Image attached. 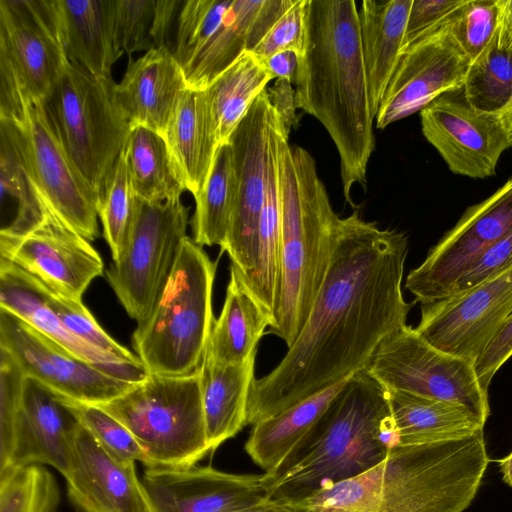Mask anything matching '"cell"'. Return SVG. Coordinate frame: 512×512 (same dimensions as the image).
Returning a JSON list of instances; mask_svg holds the SVG:
<instances>
[{
	"instance_id": "obj_40",
	"label": "cell",
	"mask_w": 512,
	"mask_h": 512,
	"mask_svg": "<svg viewBox=\"0 0 512 512\" xmlns=\"http://www.w3.org/2000/svg\"><path fill=\"white\" fill-rule=\"evenodd\" d=\"M59 504L58 484L44 466L0 474V512H57Z\"/></svg>"
},
{
	"instance_id": "obj_33",
	"label": "cell",
	"mask_w": 512,
	"mask_h": 512,
	"mask_svg": "<svg viewBox=\"0 0 512 512\" xmlns=\"http://www.w3.org/2000/svg\"><path fill=\"white\" fill-rule=\"evenodd\" d=\"M273 79L265 61L246 52L205 90L219 146L229 142L252 104Z\"/></svg>"
},
{
	"instance_id": "obj_9",
	"label": "cell",
	"mask_w": 512,
	"mask_h": 512,
	"mask_svg": "<svg viewBox=\"0 0 512 512\" xmlns=\"http://www.w3.org/2000/svg\"><path fill=\"white\" fill-rule=\"evenodd\" d=\"M68 60L55 0H0V119L18 121L44 103Z\"/></svg>"
},
{
	"instance_id": "obj_23",
	"label": "cell",
	"mask_w": 512,
	"mask_h": 512,
	"mask_svg": "<svg viewBox=\"0 0 512 512\" xmlns=\"http://www.w3.org/2000/svg\"><path fill=\"white\" fill-rule=\"evenodd\" d=\"M0 308L112 377L135 384L149 374L142 363L121 360L72 334L46 304L42 283L3 258H0Z\"/></svg>"
},
{
	"instance_id": "obj_47",
	"label": "cell",
	"mask_w": 512,
	"mask_h": 512,
	"mask_svg": "<svg viewBox=\"0 0 512 512\" xmlns=\"http://www.w3.org/2000/svg\"><path fill=\"white\" fill-rule=\"evenodd\" d=\"M305 5L306 0H293L252 53L264 61L283 51L298 57L304 41Z\"/></svg>"
},
{
	"instance_id": "obj_56",
	"label": "cell",
	"mask_w": 512,
	"mask_h": 512,
	"mask_svg": "<svg viewBox=\"0 0 512 512\" xmlns=\"http://www.w3.org/2000/svg\"><path fill=\"white\" fill-rule=\"evenodd\" d=\"M503 480L508 485L512 486V452L504 459L499 461Z\"/></svg>"
},
{
	"instance_id": "obj_13",
	"label": "cell",
	"mask_w": 512,
	"mask_h": 512,
	"mask_svg": "<svg viewBox=\"0 0 512 512\" xmlns=\"http://www.w3.org/2000/svg\"><path fill=\"white\" fill-rule=\"evenodd\" d=\"M512 232V176L458 222L411 270L405 288L422 304L449 296L460 277L494 243Z\"/></svg>"
},
{
	"instance_id": "obj_21",
	"label": "cell",
	"mask_w": 512,
	"mask_h": 512,
	"mask_svg": "<svg viewBox=\"0 0 512 512\" xmlns=\"http://www.w3.org/2000/svg\"><path fill=\"white\" fill-rule=\"evenodd\" d=\"M141 480L156 512H229L269 498L263 475L211 466L146 468Z\"/></svg>"
},
{
	"instance_id": "obj_38",
	"label": "cell",
	"mask_w": 512,
	"mask_h": 512,
	"mask_svg": "<svg viewBox=\"0 0 512 512\" xmlns=\"http://www.w3.org/2000/svg\"><path fill=\"white\" fill-rule=\"evenodd\" d=\"M277 152V149H276ZM280 247V196L277 154L272 161L258 232L256 266L244 286L272 321Z\"/></svg>"
},
{
	"instance_id": "obj_12",
	"label": "cell",
	"mask_w": 512,
	"mask_h": 512,
	"mask_svg": "<svg viewBox=\"0 0 512 512\" xmlns=\"http://www.w3.org/2000/svg\"><path fill=\"white\" fill-rule=\"evenodd\" d=\"M267 89V88H266ZM264 90L232 134L236 197L222 252L243 286L256 266L258 232L280 119Z\"/></svg>"
},
{
	"instance_id": "obj_50",
	"label": "cell",
	"mask_w": 512,
	"mask_h": 512,
	"mask_svg": "<svg viewBox=\"0 0 512 512\" xmlns=\"http://www.w3.org/2000/svg\"><path fill=\"white\" fill-rule=\"evenodd\" d=\"M512 356V317L501 333L475 362L476 374L482 388L489 385L499 368Z\"/></svg>"
},
{
	"instance_id": "obj_49",
	"label": "cell",
	"mask_w": 512,
	"mask_h": 512,
	"mask_svg": "<svg viewBox=\"0 0 512 512\" xmlns=\"http://www.w3.org/2000/svg\"><path fill=\"white\" fill-rule=\"evenodd\" d=\"M466 0H412L401 51L446 21Z\"/></svg>"
},
{
	"instance_id": "obj_37",
	"label": "cell",
	"mask_w": 512,
	"mask_h": 512,
	"mask_svg": "<svg viewBox=\"0 0 512 512\" xmlns=\"http://www.w3.org/2000/svg\"><path fill=\"white\" fill-rule=\"evenodd\" d=\"M468 102L477 110L503 113L512 101V34L498 19L495 33L471 62L464 85Z\"/></svg>"
},
{
	"instance_id": "obj_26",
	"label": "cell",
	"mask_w": 512,
	"mask_h": 512,
	"mask_svg": "<svg viewBox=\"0 0 512 512\" xmlns=\"http://www.w3.org/2000/svg\"><path fill=\"white\" fill-rule=\"evenodd\" d=\"M174 167L193 196L204 187L219 142L205 90L187 89L164 133Z\"/></svg>"
},
{
	"instance_id": "obj_55",
	"label": "cell",
	"mask_w": 512,
	"mask_h": 512,
	"mask_svg": "<svg viewBox=\"0 0 512 512\" xmlns=\"http://www.w3.org/2000/svg\"><path fill=\"white\" fill-rule=\"evenodd\" d=\"M499 19L512 34V0H497Z\"/></svg>"
},
{
	"instance_id": "obj_32",
	"label": "cell",
	"mask_w": 512,
	"mask_h": 512,
	"mask_svg": "<svg viewBox=\"0 0 512 512\" xmlns=\"http://www.w3.org/2000/svg\"><path fill=\"white\" fill-rule=\"evenodd\" d=\"M270 324V317L230 268L225 301L214 321L204 358L223 365L246 361L256 354L257 345Z\"/></svg>"
},
{
	"instance_id": "obj_27",
	"label": "cell",
	"mask_w": 512,
	"mask_h": 512,
	"mask_svg": "<svg viewBox=\"0 0 512 512\" xmlns=\"http://www.w3.org/2000/svg\"><path fill=\"white\" fill-rule=\"evenodd\" d=\"M412 0H363L358 9L371 112L378 113L400 57Z\"/></svg>"
},
{
	"instance_id": "obj_17",
	"label": "cell",
	"mask_w": 512,
	"mask_h": 512,
	"mask_svg": "<svg viewBox=\"0 0 512 512\" xmlns=\"http://www.w3.org/2000/svg\"><path fill=\"white\" fill-rule=\"evenodd\" d=\"M471 60L448 19L404 48L376 115L377 128L421 111L445 92L464 85Z\"/></svg>"
},
{
	"instance_id": "obj_7",
	"label": "cell",
	"mask_w": 512,
	"mask_h": 512,
	"mask_svg": "<svg viewBox=\"0 0 512 512\" xmlns=\"http://www.w3.org/2000/svg\"><path fill=\"white\" fill-rule=\"evenodd\" d=\"M97 406L131 432L149 459L148 468L193 466L211 452L199 371L182 376L148 374Z\"/></svg>"
},
{
	"instance_id": "obj_15",
	"label": "cell",
	"mask_w": 512,
	"mask_h": 512,
	"mask_svg": "<svg viewBox=\"0 0 512 512\" xmlns=\"http://www.w3.org/2000/svg\"><path fill=\"white\" fill-rule=\"evenodd\" d=\"M420 118L424 137L457 175L493 176L502 153L512 147L503 114L475 109L463 86L434 99L420 111Z\"/></svg>"
},
{
	"instance_id": "obj_10",
	"label": "cell",
	"mask_w": 512,
	"mask_h": 512,
	"mask_svg": "<svg viewBox=\"0 0 512 512\" xmlns=\"http://www.w3.org/2000/svg\"><path fill=\"white\" fill-rule=\"evenodd\" d=\"M188 218L189 208L180 199L147 202L136 197L128 240L105 274L137 325L149 318L172 274Z\"/></svg>"
},
{
	"instance_id": "obj_8",
	"label": "cell",
	"mask_w": 512,
	"mask_h": 512,
	"mask_svg": "<svg viewBox=\"0 0 512 512\" xmlns=\"http://www.w3.org/2000/svg\"><path fill=\"white\" fill-rule=\"evenodd\" d=\"M116 84L112 75H94L68 62L43 103L60 142L99 205L132 129L118 103Z\"/></svg>"
},
{
	"instance_id": "obj_30",
	"label": "cell",
	"mask_w": 512,
	"mask_h": 512,
	"mask_svg": "<svg viewBox=\"0 0 512 512\" xmlns=\"http://www.w3.org/2000/svg\"><path fill=\"white\" fill-rule=\"evenodd\" d=\"M397 445H416L465 437L483 430L466 407L403 391L388 390Z\"/></svg>"
},
{
	"instance_id": "obj_46",
	"label": "cell",
	"mask_w": 512,
	"mask_h": 512,
	"mask_svg": "<svg viewBox=\"0 0 512 512\" xmlns=\"http://www.w3.org/2000/svg\"><path fill=\"white\" fill-rule=\"evenodd\" d=\"M154 11L155 0H113V41L121 56L155 48L151 35Z\"/></svg>"
},
{
	"instance_id": "obj_20",
	"label": "cell",
	"mask_w": 512,
	"mask_h": 512,
	"mask_svg": "<svg viewBox=\"0 0 512 512\" xmlns=\"http://www.w3.org/2000/svg\"><path fill=\"white\" fill-rule=\"evenodd\" d=\"M79 425L59 394L25 376L11 440L0 450V474L48 465L65 477Z\"/></svg>"
},
{
	"instance_id": "obj_22",
	"label": "cell",
	"mask_w": 512,
	"mask_h": 512,
	"mask_svg": "<svg viewBox=\"0 0 512 512\" xmlns=\"http://www.w3.org/2000/svg\"><path fill=\"white\" fill-rule=\"evenodd\" d=\"M135 464L112 458L79 425L64 477L68 499L79 512H156Z\"/></svg>"
},
{
	"instance_id": "obj_53",
	"label": "cell",
	"mask_w": 512,
	"mask_h": 512,
	"mask_svg": "<svg viewBox=\"0 0 512 512\" xmlns=\"http://www.w3.org/2000/svg\"><path fill=\"white\" fill-rule=\"evenodd\" d=\"M265 63L274 79L286 78L294 82L298 65V57L294 52H279L265 60Z\"/></svg>"
},
{
	"instance_id": "obj_14",
	"label": "cell",
	"mask_w": 512,
	"mask_h": 512,
	"mask_svg": "<svg viewBox=\"0 0 512 512\" xmlns=\"http://www.w3.org/2000/svg\"><path fill=\"white\" fill-rule=\"evenodd\" d=\"M13 123L33 182L48 210L89 242L95 240L99 236V199L65 151L44 104L27 105Z\"/></svg>"
},
{
	"instance_id": "obj_41",
	"label": "cell",
	"mask_w": 512,
	"mask_h": 512,
	"mask_svg": "<svg viewBox=\"0 0 512 512\" xmlns=\"http://www.w3.org/2000/svg\"><path fill=\"white\" fill-rule=\"evenodd\" d=\"M381 476L382 463L318 491L298 506L302 512H377Z\"/></svg>"
},
{
	"instance_id": "obj_57",
	"label": "cell",
	"mask_w": 512,
	"mask_h": 512,
	"mask_svg": "<svg viewBox=\"0 0 512 512\" xmlns=\"http://www.w3.org/2000/svg\"><path fill=\"white\" fill-rule=\"evenodd\" d=\"M511 132L512 135V101L508 108L502 113Z\"/></svg>"
},
{
	"instance_id": "obj_45",
	"label": "cell",
	"mask_w": 512,
	"mask_h": 512,
	"mask_svg": "<svg viewBox=\"0 0 512 512\" xmlns=\"http://www.w3.org/2000/svg\"><path fill=\"white\" fill-rule=\"evenodd\" d=\"M498 19L497 0H466L448 18L453 36L471 62L491 41Z\"/></svg>"
},
{
	"instance_id": "obj_31",
	"label": "cell",
	"mask_w": 512,
	"mask_h": 512,
	"mask_svg": "<svg viewBox=\"0 0 512 512\" xmlns=\"http://www.w3.org/2000/svg\"><path fill=\"white\" fill-rule=\"evenodd\" d=\"M345 380L254 424L245 444L251 459L266 474L278 469L320 420Z\"/></svg>"
},
{
	"instance_id": "obj_25",
	"label": "cell",
	"mask_w": 512,
	"mask_h": 512,
	"mask_svg": "<svg viewBox=\"0 0 512 512\" xmlns=\"http://www.w3.org/2000/svg\"><path fill=\"white\" fill-rule=\"evenodd\" d=\"M188 89L184 72L166 48H153L128 66L116 97L132 127L144 126L164 135L182 94Z\"/></svg>"
},
{
	"instance_id": "obj_39",
	"label": "cell",
	"mask_w": 512,
	"mask_h": 512,
	"mask_svg": "<svg viewBox=\"0 0 512 512\" xmlns=\"http://www.w3.org/2000/svg\"><path fill=\"white\" fill-rule=\"evenodd\" d=\"M135 205L136 195L131 184L124 146L113 167L98 208L103 235L113 261L120 256L130 235Z\"/></svg>"
},
{
	"instance_id": "obj_18",
	"label": "cell",
	"mask_w": 512,
	"mask_h": 512,
	"mask_svg": "<svg viewBox=\"0 0 512 512\" xmlns=\"http://www.w3.org/2000/svg\"><path fill=\"white\" fill-rule=\"evenodd\" d=\"M0 348L8 352L25 376L62 397L100 405L134 383L112 377L73 355L15 314L0 308ZM136 384V383H135Z\"/></svg>"
},
{
	"instance_id": "obj_48",
	"label": "cell",
	"mask_w": 512,
	"mask_h": 512,
	"mask_svg": "<svg viewBox=\"0 0 512 512\" xmlns=\"http://www.w3.org/2000/svg\"><path fill=\"white\" fill-rule=\"evenodd\" d=\"M510 267H512V232L490 246L470 266L457 281L452 293L475 287Z\"/></svg>"
},
{
	"instance_id": "obj_34",
	"label": "cell",
	"mask_w": 512,
	"mask_h": 512,
	"mask_svg": "<svg viewBox=\"0 0 512 512\" xmlns=\"http://www.w3.org/2000/svg\"><path fill=\"white\" fill-rule=\"evenodd\" d=\"M0 185L2 203H16V214L0 235L21 237L39 226L51 212L31 177L16 125L0 119Z\"/></svg>"
},
{
	"instance_id": "obj_4",
	"label": "cell",
	"mask_w": 512,
	"mask_h": 512,
	"mask_svg": "<svg viewBox=\"0 0 512 512\" xmlns=\"http://www.w3.org/2000/svg\"><path fill=\"white\" fill-rule=\"evenodd\" d=\"M280 247L268 332L289 348L304 327L327 274L342 218L332 208L313 156L277 132Z\"/></svg>"
},
{
	"instance_id": "obj_19",
	"label": "cell",
	"mask_w": 512,
	"mask_h": 512,
	"mask_svg": "<svg viewBox=\"0 0 512 512\" xmlns=\"http://www.w3.org/2000/svg\"><path fill=\"white\" fill-rule=\"evenodd\" d=\"M0 258L77 301L104 272L103 260L90 242L52 214L24 236L0 235Z\"/></svg>"
},
{
	"instance_id": "obj_35",
	"label": "cell",
	"mask_w": 512,
	"mask_h": 512,
	"mask_svg": "<svg viewBox=\"0 0 512 512\" xmlns=\"http://www.w3.org/2000/svg\"><path fill=\"white\" fill-rule=\"evenodd\" d=\"M126 161L136 197L147 202L180 199L185 189L163 135L132 127L125 144Z\"/></svg>"
},
{
	"instance_id": "obj_28",
	"label": "cell",
	"mask_w": 512,
	"mask_h": 512,
	"mask_svg": "<svg viewBox=\"0 0 512 512\" xmlns=\"http://www.w3.org/2000/svg\"><path fill=\"white\" fill-rule=\"evenodd\" d=\"M67 60L94 75L110 76L121 57L112 32L113 0H55Z\"/></svg>"
},
{
	"instance_id": "obj_24",
	"label": "cell",
	"mask_w": 512,
	"mask_h": 512,
	"mask_svg": "<svg viewBox=\"0 0 512 512\" xmlns=\"http://www.w3.org/2000/svg\"><path fill=\"white\" fill-rule=\"evenodd\" d=\"M293 0H234L219 28L182 67L189 89L206 90L262 41Z\"/></svg>"
},
{
	"instance_id": "obj_42",
	"label": "cell",
	"mask_w": 512,
	"mask_h": 512,
	"mask_svg": "<svg viewBox=\"0 0 512 512\" xmlns=\"http://www.w3.org/2000/svg\"><path fill=\"white\" fill-rule=\"evenodd\" d=\"M62 398L79 424L108 455L119 462L150 466L146 453L119 420L97 405Z\"/></svg>"
},
{
	"instance_id": "obj_51",
	"label": "cell",
	"mask_w": 512,
	"mask_h": 512,
	"mask_svg": "<svg viewBox=\"0 0 512 512\" xmlns=\"http://www.w3.org/2000/svg\"><path fill=\"white\" fill-rule=\"evenodd\" d=\"M184 1L155 0V11L151 29L155 48L164 47L173 54L178 16Z\"/></svg>"
},
{
	"instance_id": "obj_16",
	"label": "cell",
	"mask_w": 512,
	"mask_h": 512,
	"mask_svg": "<svg viewBox=\"0 0 512 512\" xmlns=\"http://www.w3.org/2000/svg\"><path fill=\"white\" fill-rule=\"evenodd\" d=\"M512 317V267L470 289L421 305L417 333L439 350L476 362Z\"/></svg>"
},
{
	"instance_id": "obj_1",
	"label": "cell",
	"mask_w": 512,
	"mask_h": 512,
	"mask_svg": "<svg viewBox=\"0 0 512 512\" xmlns=\"http://www.w3.org/2000/svg\"><path fill=\"white\" fill-rule=\"evenodd\" d=\"M407 237L357 211L342 218L331 262L295 342L252 385L247 423L256 424L365 368L379 344L406 325L402 292Z\"/></svg>"
},
{
	"instance_id": "obj_36",
	"label": "cell",
	"mask_w": 512,
	"mask_h": 512,
	"mask_svg": "<svg viewBox=\"0 0 512 512\" xmlns=\"http://www.w3.org/2000/svg\"><path fill=\"white\" fill-rule=\"evenodd\" d=\"M235 197L236 172L232 146L228 142L218 147L207 181L194 196L196 206L191 227L197 244L223 248Z\"/></svg>"
},
{
	"instance_id": "obj_43",
	"label": "cell",
	"mask_w": 512,
	"mask_h": 512,
	"mask_svg": "<svg viewBox=\"0 0 512 512\" xmlns=\"http://www.w3.org/2000/svg\"><path fill=\"white\" fill-rule=\"evenodd\" d=\"M234 0H185L177 22L173 55L181 68L219 28Z\"/></svg>"
},
{
	"instance_id": "obj_52",
	"label": "cell",
	"mask_w": 512,
	"mask_h": 512,
	"mask_svg": "<svg viewBox=\"0 0 512 512\" xmlns=\"http://www.w3.org/2000/svg\"><path fill=\"white\" fill-rule=\"evenodd\" d=\"M266 90L270 103L279 116L282 131L289 138L291 130L299 125L292 81L286 78H276Z\"/></svg>"
},
{
	"instance_id": "obj_2",
	"label": "cell",
	"mask_w": 512,
	"mask_h": 512,
	"mask_svg": "<svg viewBox=\"0 0 512 512\" xmlns=\"http://www.w3.org/2000/svg\"><path fill=\"white\" fill-rule=\"evenodd\" d=\"M294 83L296 107L315 117L337 148L343 193L355 207L351 189H366L375 138L354 0H306Z\"/></svg>"
},
{
	"instance_id": "obj_6",
	"label": "cell",
	"mask_w": 512,
	"mask_h": 512,
	"mask_svg": "<svg viewBox=\"0 0 512 512\" xmlns=\"http://www.w3.org/2000/svg\"><path fill=\"white\" fill-rule=\"evenodd\" d=\"M489 463L483 430L446 441L392 447L377 512H463Z\"/></svg>"
},
{
	"instance_id": "obj_11",
	"label": "cell",
	"mask_w": 512,
	"mask_h": 512,
	"mask_svg": "<svg viewBox=\"0 0 512 512\" xmlns=\"http://www.w3.org/2000/svg\"><path fill=\"white\" fill-rule=\"evenodd\" d=\"M365 369L387 390L462 405L484 423L490 415L475 363L437 349L408 325L382 340Z\"/></svg>"
},
{
	"instance_id": "obj_44",
	"label": "cell",
	"mask_w": 512,
	"mask_h": 512,
	"mask_svg": "<svg viewBox=\"0 0 512 512\" xmlns=\"http://www.w3.org/2000/svg\"><path fill=\"white\" fill-rule=\"evenodd\" d=\"M46 304L58 316L64 326L76 337L91 346L126 362L142 363L136 354L116 342L98 324L82 301L63 297L43 283Z\"/></svg>"
},
{
	"instance_id": "obj_29",
	"label": "cell",
	"mask_w": 512,
	"mask_h": 512,
	"mask_svg": "<svg viewBox=\"0 0 512 512\" xmlns=\"http://www.w3.org/2000/svg\"><path fill=\"white\" fill-rule=\"evenodd\" d=\"M255 357L223 365L203 358L199 369L206 433L211 452L247 425V407L255 378Z\"/></svg>"
},
{
	"instance_id": "obj_3",
	"label": "cell",
	"mask_w": 512,
	"mask_h": 512,
	"mask_svg": "<svg viewBox=\"0 0 512 512\" xmlns=\"http://www.w3.org/2000/svg\"><path fill=\"white\" fill-rule=\"evenodd\" d=\"M397 445L389 392L365 369L348 377L320 420L278 469L263 474L272 500L299 505L360 475Z\"/></svg>"
},
{
	"instance_id": "obj_5",
	"label": "cell",
	"mask_w": 512,
	"mask_h": 512,
	"mask_svg": "<svg viewBox=\"0 0 512 512\" xmlns=\"http://www.w3.org/2000/svg\"><path fill=\"white\" fill-rule=\"evenodd\" d=\"M217 261L187 236L172 274L149 318L137 325L132 347L149 374L199 371L214 324Z\"/></svg>"
},
{
	"instance_id": "obj_54",
	"label": "cell",
	"mask_w": 512,
	"mask_h": 512,
	"mask_svg": "<svg viewBox=\"0 0 512 512\" xmlns=\"http://www.w3.org/2000/svg\"><path fill=\"white\" fill-rule=\"evenodd\" d=\"M229 512H302V509L298 505H293L268 498L257 504L235 509Z\"/></svg>"
}]
</instances>
